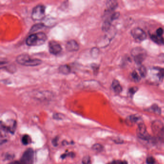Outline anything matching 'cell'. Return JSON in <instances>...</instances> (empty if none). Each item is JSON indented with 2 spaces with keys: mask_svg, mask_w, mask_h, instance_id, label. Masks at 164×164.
Instances as JSON below:
<instances>
[{
  "mask_svg": "<svg viewBox=\"0 0 164 164\" xmlns=\"http://www.w3.org/2000/svg\"><path fill=\"white\" fill-rule=\"evenodd\" d=\"M108 164H128V162L126 161H121V160H114Z\"/></svg>",
  "mask_w": 164,
  "mask_h": 164,
  "instance_id": "25",
  "label": "cell"
},
{
  "mask_svg": "<svg viewBox=\"0 0 164 164\" xmlns=\"http://www.w3.org/2000/svg\"><path fill=\"white\" fill-rule=\"evenodd\" d=\"M45 7L42 4H39L33 8L31 18L34 21L42 20L45 17Z\"/></svg>",
  "mask_w": 164,
  "mask_h": 164,
  "instance_id": "4",
  "label": "cell"
},
{
  "mask_svg": "<svg viewBox=\"0 0 164 164\" xmlns=\"http://www.w3.org/2000/svg\"><path fill=\"white\" fill-rule=\"evenodd\" d=\"M164 31L163 29L161 28H159L156 30V35H158V36H162Z\"/></svg>",
  "mask_w": 164,
  "mask_h": 164,
  "instance_id": "29",
  "label": "cell"
},
{
  "mask_svg": "<svg viewBox=\"0 0 164 164\" xmlns=\"http://www.w3.org/2000/svg\"><path fill=\"white\" fill-rule=\"evenodd\" d=\"M111 20H110V19H106L103 23V26H102L103 31L106 32L109 31L111 28Z\"/></svg>",
  "mask_w": 164,
  "mask_h": 164,
  "instance_id": "17",
  "label": "cell"
},
{
  "mask_svg": "<svg viewBox=\"0 0 164 164\" xmlns=\"http://www.w3.org/2000/svg\"><path fill=\"white\" fill-rule=\"evenodd\" d=\"M83 164H91V160L89 156H85L82 160Z\"/></svg>",
  "mask_w": 164,
  "mask_h": 164,
  "instance_id": "26",
  "label": "cell"
},
{
  "mask_svg": "<svg viewBox=\"0 0 164 164\" xmlns=\"http://www.w3.org/2000/svg\"><path fill=\"white\" fill-rule=\"evenodd\" d=\"M34 151L29 148L23 153L20 160L21 164H32L34 159Z\"/></svg>",
  "mask_w": 164,
  "mask_h": 164,
  "instance_id": "7",
  "label": "cell"
},
{
  "mask_svg": "<svg viewBox=\"0 0 164 164\" xmlns=\"http://www.w3.org/2000/svg\"><path fill=\"white\" fill-rule=\"evenodd\" d=\"M131 76H132L133 79L137 82H138L140 80V77L139 76V75L135 71H133L132 72V73H131Z\"/></svg>",
  "mask_w": 164,
  "mask_h": 164,
  "instance_id": "22",
  "label": "cell"
},
{
  "mask_svg": "<svg viewBox=\"0 0 164 164\" xmlns=\"http://www.w3.org/2000/svg\"><path fill=\"white\" fill-rule=\"evenodd\" d=\"M49 50L51 54L57 55L62 51V47L59 43L56 41H52L49 42Z\"/></svg>",
  "mask_w": 164,
  "mask_h": 164,
  "instance_id": "10",
  "label": "cell"
},
{
  "mask_svg": "<svg viewBox=\"0 0 164 164\" xmlns=\"http://www.w3.org/2000/svg\"><path fill=\"white\" fill-rule=\"evenodd\" d=\"M139 73L140 74L141 77L143 78H145L147 75V72L146 68L145 66H143V65H140V67L139 68Z\"/></svg>",
  "mask_w": 164,
  "mask_h": 164,
  "instance_id": "19",
  "label": "cell"
},
{
  "mask_svg": "<svg viewBox=\"0 0 164 164\" xmlns=\"http://www.w3.org/2000/svg\"><path fill=\"white\" fill-rule=\"evenodd\" d=\"M47 39L46 35L43 32H39L31 34L26 38V45L29 46H40L44 43Z\"/></svg>",
  "mask_w": 164,
  "mask_h": 164,
  "instance_id": "1",
  "label": "cell"
},
{
  "mask_svg": "<svg viewBox=\"0 0 164 164\" xmlns=\"http://www.w3.org/2000/svg\"><path fill=\"white\" fill-rule=\"evenodd\" d=\"M66 48L69 52H75L79 50V46L77 41L71 40L66 42Z\"/></svg>",
  "mask_w": 164,
  "mask_h": 164,
  "instance_id": "12",
  "label": "cell"
},
{
  "mask_svg": "<svg viewBox=\"0 0 164 164\" xmlns=\"http://www.w3.org/2000/svg\"><path fill=\"white\" fill-rule=\"evenodd\" d=\"M16 61L19 64L26 66H38L42 63L41 60L31 58L28 54H20L16 57Z\"/></svg>",
  "mask_w": 164,
  "mask_h": 164,
  "instance_id": "2",
  "label": "cell"
},
{
  "mask_svg": "<svg viewBox=\"0 0 164 164\" xmlns=\"http://www.w3.org/2000/svg\"><path fill=\"white\" fill-rule=\"evenodd\" d=\"M113 89L114 90L115 93L118 94H119L122 91V88L120 84L119 81L118 80L115 79L113 81L112 84Z\"/></svg>",
  "mask_w": 164,
  "mask_h": 164,
  "instance_id": "13",
  "label": "cell"
},
{
  "mask_svg": "<svg viewBox=\"0 0 164 164\" xmlns=\"http://www.w3.org/2000/svg\"><path fill=\"white\" fill-rule=\"evenodd\" d=\"M151 40L158 44H164V39L162 36H158V35H152L151 36Z\"/></svg>",
  "mask_w": 164,
  "mask_h": 164,
  "instance_id": "14",
  "label": "cell"
},
{
  "mask_svg": "<svg viewBox=\"0 0 164 164\" xmlns=\"http://www.w3.org/2000/svg\"><path fill=\"white\" fill-rule=\"evenodd\" d=\"M9 164H21V163H20V162L15 161L10 163Z\"/></svg>",
  "mask_w": 164,
  "mask_h": 164,
  "instance_id": "32",
  "label": "cell"
},
{
  "mask_svg": "<svg viewBox=\"0 0 164 164\" xmlns=\"http://www.w3.org/2000/svg\"><path fill=\"white\" fill-rule=\"evenodd\" d=\"M74 156V153H73L72 152H70L69 153H65V154H63V155H61V158H62L63 159L65 158H66L67 156H71V157H73Z\"/></svg>",
  "mask_w": 164,
  "mask_h": 164,
  "instance_id": "30",
  "label": "cell"
},
{
  "mask_svg": "<svg viewBox=\"0 0 164 164\" xmlns=\"http://www.w3.org/2000/svg\"><path fill=\"white\" fill-rule=\"evenodd\" d=\"M155 77L153 79L156 81L160 82L162 81L164 78V69L159 68H155L151 70V75Z\"/></svg>",
  "mask_w": 164,
  "mask_h": 164,
  "instance_id": "9",
  "label": "cell"
},
{
  "mask_svg": "<svg viewBox=\"0 0 164 164\" xmlns=\"http://www.w3.org/2000/svg\"><path fill=\"white\" fill-rule=\"evenodd\" d=\"M159 59L162 62L164 63V54H161L159 56Z\"/></svg>",
  "mask_w": 164,
  "mask_h": 164,
  "instance_id": "31",
  "label": "cell"
},
{
  "mask_svg": "<svg viewBox=\"0 0 164 164\" xmlns=\"http://www.w3.org/2000/svg\"><path fill=\"white\" fill-rule=\"evenodd\" d=\"M146 162L148 164H154L155 162V160L153 156H149L146 159Z\"/></svg>",
  "mask_w": 164,
  "mask_h": 164,
  "instance_id": "27",
  "label": "cell"
},
{
  "mask_svg": "<svg viewBox=\"0 0 164 164\" xmlns=\"http://www.w3.org/2000/svg\"><path fill=\"white\" fill-rule=\"evenodd\" d=\"M142 121V118L138 115L130 116L126 119V123L128 126H132L136 124L138 125Z\"/></svg>",
  "mask_w": 164,
  "mask_h": 164,
  "instance_id": "11",
  "label": "cell"
},
{
  "mask_svg": "<svg viewBox=\"0 0 164 164\" xmlns=\"http://www.w3.org/2000/svg\"><path fill=\"white\" fill-rule=\"evenodd\" d=\"M119 16H120V13H119V12H116V13H114L111 16V17H110V20H111V21L116 20L117 19H118Z\"/></svg>",
  "mask_w": 164,
  "mask_h": 164,
  "instance_id": "24",
  "label": "cell"
},
{
  "mask_svg": "<svg viewBox=\"0 0 164 164\" xmlns=\"http://www.w3.org/2000/svg\"><path fill=\"white\" fill-rule=\"evenodd\" d=\"M131 55L133 57L135 63L139 65H141L147 56L145 50L140 47H136L132 49Z\"/></svg>",
  "mask_w": 164,
  "mask_h": 164,
  "instance_id": "3",
  "label": "cell"
},
{
  "mask_svg": "<svg viewBox=\"0 0 164 164\" xmlns=\"http://www.w3.org/2000/svg\"><path fill=\"white\" fill-rule=\"evenodd\" d=\"M118 3L116 1H108L106 2V7L108 10L113 11L118 6Z\"/></svg>",
  "mask_w": 164,
  "mask_h": 164,
  "instance_id": "15",
  "label": "cell"
},
{
  "mask_svg": "<svg viewBox=\"0 0 164 164\" xmlns=\"http://www.w3.org/2000/svg\"><path fill=\"white\" fill-rule=\"evenodd\" d=\"M59 71L60 73L64 75H68L71 72L70 66L68 65H62L59 68Z\"/></svg>",
  "mask_w": 164,
  "mask_h": 164,
  "instance_id": "16",
  "label": "cell"
},
{
  "mask_svg": "<svg viewBox=\"0 0 164 164\" xmlns=\"http://www.w3.org/2000/svg\"><path fill=\"white\" fill-rule=\"evenodd\" d=\"M30 142H31V139H30L29 136L25 135L22 137V142L23 144L24 145H28Z\"/></svg>",
  "mask_w": 164,
  "mask_h": 164,
  "instance_id": "21",
  "label": "cell"
},
{
  "mask_svg": "<svg viewBox=\"0 0 164 164\" xmlns=\"http://www.w3.org/2000/svg\"><path fill=\"white\" fill-rule=\"evenodd\" d=\"M131 36L137 41H142L145 40L147 35L143 30L140 28H134L131 31Z\"/></svg>",
  "mask_w": 164,
  "mask_h": 164,
  "instance_id": "8",
  "label": "cell"
},
{
  "mask_svg": "<svg viewBox=\"0 0 164 164\" xmlns=\"http://www.w3.org/2000/svg\"><path fill=\"white\" fill-rule=\"evenodd\" d=\"M93 149L97 152H101L103 149V147L100 144H96L93 146Z\"/></svg>",
  "mask_w": 164,
  "mask_h": 164,
  "instance_id": "23",
  "label": "cell"
},
{
  "mask_svg": "<svg viewBox=\"0 0 164 164\" xmlns=\"http://www.w3.org/2000/svg\"><path fill=\"white\" fill-rule=\"evenodd\" d=\"M137 134L138 137L143 140H149L151 139V136L147 132L145 125L143 121L139 123L138 125Z\"/></svg>",
  "mask_w": 164,
  "mask_h": 164,
  "instance_id": "6",
  "label": "cell"
},
{
  "mask_svg": "<svg viewBox=\"0 0 164 164\" xmlns=\"http://www.w3.org/2000/svg\"><path fill=\"white\" fill-rule=\"evenodd\" d=\"M149 111L155 113V114H160L161 113V110L160 107H159L158 105H153L151 106L149 109Z\"/></svg>",
  "mask_w": 164,
  "mask_h": 164,
  "instance_id": "18",
  "label": "cell"
},
{
  "mask_svg": "<svg viewBox=\"0 0 164 164\" xmlns=\"http://www.w3.org/2000/svg\"><path fill=\"white\" fill-rule=\"evenodd\" d=\"M152 130L156 137L160 139L164 138V125L161 121H154L152 124Z\"/></svg>",
  "mask_w": 164,
  "mask_h": 164,
  "instance_id": "5",
  "label": "cell"
},
{
  "mask_svg": "<svg viewBox=\"0 0 164 164\" xmlns=\"http://www.w3.org/2000/svg\"><path fill=\"white\" fill-rule=\"evenodd\" d=\"M44 26V25L42 23L36 24V25H35L33 26L32 27L30 32H31V33H32V32H34L40 30V29H41L42 28H43Z\"/></svg>",
  "mask_w": 164,
  "mask_h": 164,
  "instance_id": "20",
  "label": "cell"
},
{
  "mask_svg": "<svg viewBox=\"0 0 164 164\" xmlns=\"http://www.w3.org/2000/svg\"><path fill=\"white\" fill-rule=\"evenodd\" d=\"M138 91V88L136 87H131L129 89L128 91V93L131 95H133L135 94L136 92Z\"/></svg>",
  "mask_w": 164,
  "mask_h": 164,
  "instance_id": "28",
  "label": "cell"
}]
</instances>
